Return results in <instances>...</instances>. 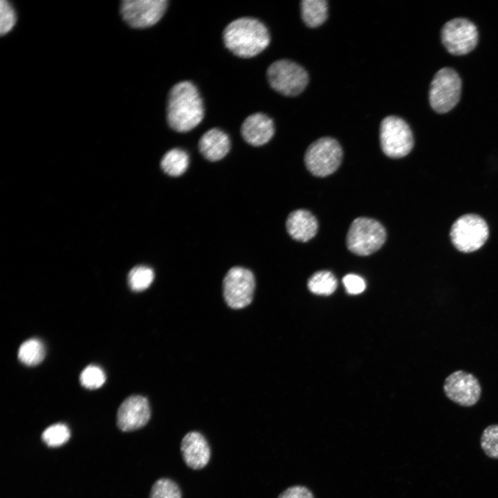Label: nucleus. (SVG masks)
<instances>
[{
  "label": "nucleus",
  "instance_id": "obj_1",
  "mask_svg": "<svg viewBox=\"0 0 498 498\" xmlns=\"http://www.w3.org/2000/svg\"><path fill=\"white\" fill-rule=\"evenodd\" d=\"M204 108L196 86L189 81L180 82L170 89L167 99V120L178 132H187L203 120Z\"/></svg>",
  "mask_w": 498,
  "mask_h": 498
},
{
  "label": "nucleus",
  "instance_id": "obj_2",
  "mask_svg": "<svg viewBox=\"0 0 498 498\" xmlns=\"http://www.w3.org/2000/svg\"><path fill=\"white\" fill-rule=\"evenodd\" d=\"M223 38L226 48L243 58L258 55L270 43L267 28L252 17H241L230 22L223 31Z\"/></svg>",
  "mask_w": 498,
  "mask_h": 498
},
{
  "label": "nucleus",
  "instance_id": "obj_3",
  "mask_svg": "<svg viewBox=\"0 0 498 498\" xmlns=\"http://www.w3.org/2000/svg\"><path fill=\"white\" fill-rule=\"evenodd\" d=\"M386 237V230L380 222L370 218L358 217L350 225L347 246L351 252L367 256L379 250Z\"/></svg>",
  "mask_w": 498,
  "mask_h": 498
},
{
  "label": "nucleus",
  "instance_id": "obj_4",
  "mask_svg": "<svg viewBox=\"0 0 498 498\" xmlns=\"http://www.w3.org/2000/svg\"><path fill=\"white\" fill-rule=\"evenodd\" d=\"M489 236L486 221L475 214L459 216L452 225L450 237L452 243L459 251L472 252L481 248Z\"/></svg>",
  "mask_w": 498,
  "mask_h": 498
},
{
  "label": "nucleus",
  "instance_id": "obj_5",
  "mask_svg": "<svg viewBox=\"0 0 498 498\" xmlns=\"http://www.w3.org/2000/svg\"><path fill=\"white\" fill-rule=\"evenodd\" d=\"M342 159V150L338 142L323 137L311 143L304 154V163L314 176L324 177L335 172Z\"/></svg>",
  "mask_w": 498,
  "mask_h": 498
},
{
  "label": "nucleus",
  "instance_id": "obj_6",
  "mask_svg": "<svg viewBox=\"0 0 498 498\" xmlns=\"http://www.w3.org/2000/svg\"><path fill=\"white\" fill-rule=\"evenodd\" d=\"M461 91V80L452 68L445 67L434 75L430 85L429 100L432 108L439 113H445L458 103Z\"/></svg>",
  "mask_w": 498,
  "mask_h": 498
},
{
  "label": "nucleus",
  "instance_id": "obj_7",
  "mask_svg": "<svg viewBox=\"0 0 498 498\" xmlns=\"http://www.w3.org/2000/svg\"><path fill=\"white\" fill-rule=\"evenodd\" d=\"M267 78L273 89L286 96L299 95L308 82L304 68L288 59L273 62L267 70Z\"/></svg>",
  "mask_w": 498,
  "mask_h": 498
},
{
  "label": "nucleus",
  "instance_id": "obj_8",
  "mask_svg": "<svg viewBox=\"0 0 498 498\" xmlns=\"http://www.w3.org/2000/svg\"><path fill=\"white\" fill-rule=\"evenodd\" d=\"M380 146L384 154L393 158L407 155L414 147L411 129L402 118L390 116L385 118L380 127Z\"/></svg>",
  "mask_w": 498,
  "mask_h": 498
},
{
  "label": "nucleus",
  "instance_id": "obj_9",
  "mask_svg": "<svg viewBox=\"0 0 498 498\" xmlns=\"http://www.w3.org/2000/svg\"><path fill=\"white\" fill-rule=\"evenodd\" d=\"M255 287V277L250 270L240 266L232 267L223 280L224 299L232 308H243L251 303Z\"/></svg>",
  "mask_w": 498,
  "mask_h": 498
},
{
  "label": "nucleus",
  "instance_id": "obj_10",
  "mask_svg": "<svg viewBox=\"0 0 498 498\" xmlns=\"http://www.w3.org/2000/svg\"><path fill=\"white\" fill-rule=\"evenodd\" d=\"M479 34L476 26L465 18H455L444 24L441 40L452 55H463L471 52L477 46Z\"/></svg>",
  "mask_w": 498,
  "mask_h": 498
},
{
  "label": "nucleus",
  "instance_id": "obj_11",
  "mask_svg": "<svg viewBox=\"0 0 498 498\" xmlns=\"http://www.w3.org/2000/svg\"><path fill=\"white\" fill-rule=\"evenodd\" d=\"M167 7L165 0H125L120 6L123 19L131 27L145 28L156 24Z\"/></svg>",
  "mask_w": 498,
  "mask_h": 498
},
{
  "label": "nucleus",
  "instance_id": "obj_12",
  "mask_svg": "<svg viewBox=\"0 0 498 498\" xmlns=\"http://www.w3.org/2000/svg\"><path fill=\"white\" fill-rule=\"evenodd\" d=\"M443 391L450 400L463 407L474 405L481 396L477 378L463 370L455 371L446 377Z\"/></svg>",
  "mask_w": 498,
  "mask_h": 498
},
{
  "label": "nucleus",
  "instance_id": "obj_13",
  "mask_svg": "<svg viewBox=\"0 0 498 498\" xmlns=\"http://www.w3.org/2000/svg\"><path fill=\"white\" fill-rule=\"evenodd\" d=\"M151 410L148 400L139 395L127 398L117 412V425L124 432L136 430L149 421Z\"/></svg>",
  "mask_w": 498,
  "mask_h": 498
},
{
  "label": "nucleus",
  "instance_id": "obj_14",
  "mask_svg": "<svg viewBox=\"0 0 498 498\" xmlns=\"http://www.w3.org/2000/svg\"><path fill=\"white\" fill-rule=\"evenodd\" d=\"M181 452L185 464L193 470H200L209 462L210 447L204 436L199 432L187 433L181 443Z\"/></svg>",
  "mask_w": 498,
  "mask_h": 498
},
{
  "label": "nucleus",
  "instance_id": "obj_15",
  "mask_svg": "<svg viewBox=\"0 0 498 498\" xmlns=\"http://www.w3.org/2000/svg\"><path fill=\"white\" fill-rule=\"evenodd\" d=\"M274 132L272 119L262 113L249 116L241 127L243 139L253 146H261L267 143L273 136Z\"/></svg>",
  "mask_w": 498,
  "mask_h": 498
},
{
  "label": "nucleus",
  "instance_id": "obj_16",
  "mask_svg": "<svg viewBox=\"0 0 498 498\" xmlns=\"http://www.w3.org/2000/svg\"><path fill=\"white\" fill-rule=\"evenodd\" d=\"M286 230L289 235L296 241L306 242L317 233L318 223L315 216L306 210H296L288 216Z\"/></svg>",
  "mask_w": 498,
  "mask_h": 498
},
{
  "label": "nucleus",
  "instance_id": "obj_17",
  "mask_svg": "<svg viewBox=\"0 0 498 498\" xmlns=\"http://www.w3.org/2000/svg\"><path fill=\"white\" fill-rule=\"evenodd\" d=\"M201 154L208 160L217 161L225 157L230 149L228 136L219 129L212 128L201 137L199 142Z\"/></svg>",
  "mask_w": 498,
  "mask_h": 498
},
{
  "label": "nucleus",
  "instance_id": "obj_18",
  "mask_svg": "<svg viewBox=\"0 0 498 498\" xmlns=\"http://www.w3.org/2000/svg\"><path fill=\"white\" fill-rule=\"evenodd\" d=\"M302 18L310 28L322 25L327 18V1L325 0H303L300 3Z\"/></svg>",
  "mask_w": 498,
  "mask_h": 498
},
{
  "label": "nucleus",
  "instance_id": "obj_19",
  "mask_svg": "<svg viewBox=\"0 0 498 498\" xmlns=\"http://www.w3.org/2000/svg\"><path fill=\"white\" fill-rule=\"evenodd\" d=\"M189 156L181 149L174 148L167 151L160 162L162 169L172 176H179L187 169Z\"/></svg>",
  "mask_w": 498,
  "mask_h": 498
},
{
  "label": "nucleus",
  "instance_id": "obj_20",
  "mask_svg": "<svg viewBox=\"0 0 498 498\" xmlns=\"http://www.w3.org/2000/svg\"><path fill=\"white\" fill-rule=\"evenodd\" d=\"M45 356V347L42 341L30 338L24 342L19 348L18 358L26 365L39 364Z\"/></svg>",
  "mask_w": 498,
  "mask_h": 498
},
{
  "label": "nucleus",
  "instance_id": "obj_21",
  "mask_svg": "<svg viewBox=\"0 0 498 498\" xmlns=\"http://www.w3.org/2000/svg\"><path fill=\"white\" fill-rule=\"evenodd\" d=\"M338 282L330 271L322 270L314 273L308 279L309 290L316 295H330L335 290Z\"/></svg>",
  "mask_w": 498,
  "mask_h": 498
},
{
  "label": "nucleus",
  "instance_id": "obj_22",
  "mask_svg": "<svg viewBox=\"0 0 498 498\" xmlns=\"http://www.w3.org/2000/svg\"><path fill=\"white\" fill-rule=\"evenodd\" d=\"M154 279V270L146 266H138L132 268L128 275V283L131 289L136 292L147 289Z\"/></svg>",
  "mask_w": 498,
  "mask_h": 498
},
{
  "label": "nucleus",
  "instance_id": "obj_23",
  "mask_svg": "<svg viewBox=\"0 0 498 498\" xmlns=\"http://www.w3.org/2000/svg\"><path fill=\"white\" fill-rule=\"evenodd\" d=\"M71 432L65 424L56 423L48 427L42 434V441L49 447H59L68 441Z\"/></svg>",
  "mask_w": 498,
  "mask_h": 498
},
{
  "label": "nucleus",
  "instance_id": "obj_24",
  "mask_svg": "<svg viewBox=\"0 0 498 498\" xmlns=\"http://www.w3.org/2000/svg\"><path fill=\"white\" fill-rule=\"evenodd\" d=\"M181 491L176 482L168 478H161L153 484L149 498H181Z\"/></svg>",
  "mask_w": 498,
  "mask_h": 498
},
{
  "label": "nucleus",
  "instance_id": "obj_25",
  "mask_svg": "<svg viewBox=\"0 0 498 498\" xmlns=\"http://www.w3.org/2000/svg\"><path fill=\"white\" fill-rule=\"evenodd\" d=\"M480 444L487 456L498 459V424L488 425L483 430Z\"/></svg>",
  "mask_w": 498,
  "mask_h": 498
},
{
  "label": "nucleus",
  "instance_id": "obj_26",
  "mask_svg": "<svg viewBox=\"0 0 498 498\" xmlns=\"http://www.w3.org/2000/svg\"><path fill=\"white\" fill-rule=\"evenodd\" d=\"M105 380L104 371L96 365H89L80 376L82 385L91 389L100 387L104 383Z\"/></svg>",
  "mask_w": 498,
  "mask_h": 498
},
{
  "label": "nucleus",
  "instance_id": "obj_27",
  "mask_svg": "<svg viewBox=\"0 0 498 498\" xmlns=\"http://www.w3.org/2000/svg\"><path fill=\"white\" fill-rule=\"evenodd\" d=\"M16 21L15 10L10 3L5 0L0 2V33L1 35L8 33Z\"/></svg>",
  "mask_w": 498,
  "mask_h": 498
},
{
  "label": "nucleus",
  "instance_id": "obj_28",
  "mask_svg": "<svg viewBox=\"0 0 498 498\" xmlns=\"http://www.w3.org/2000/svg\"><path fill=\"white\" fill-rule=\"evenodd\" d=\"M347 292L351 295H357L363 292L366 284L365 280L356 274H348L342 279Z\"/></svg>",
  "mask_w": 498,
  "mask_h": 498
},
{
  "label": "nucleus",
  "instance_id": "obj_29",
  "mask_svg": "<svg viewBox=\"0 0 498 498\" xmlns=\"http://www.w3.org/2000/svg\"><path fill=\"white\" fill-rule=\"evenodd\" d=\"M277 498H315V497L307 487L293 486L283 491Z\"/></svg>",
  "mask_w": 498,
  "mask_h": 498
}]
</instances>
